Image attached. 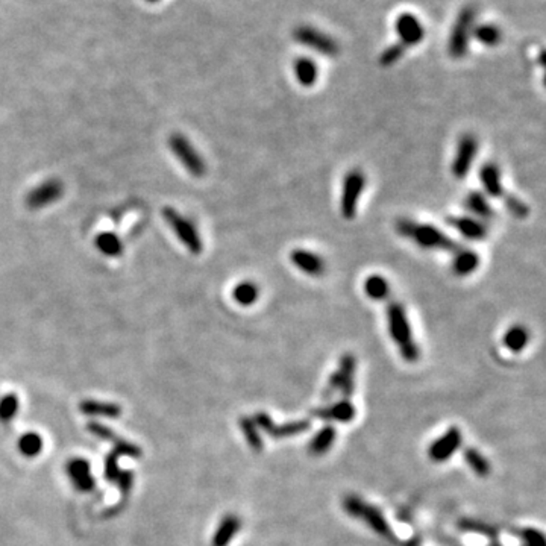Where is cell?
Returning a JSON list of instances; mask_svg holds the SVG:
<instances>
[{"instance_id": "obj_1", "label": "cell", "mask_w": 546, "mask_h": 546, "mask_svg": "<svg viewBox=\"0 0 546 546\" xmlns=\"http://www.w3.org/2000/svg\"><path fill=\"white\" fill-rule=\"evenodd\" d=\"M396 232L404 238L412 240L422 249H439V251L455 252L459 243L448 237L443 231L432 227L430 223H417L410 219H399L396 222Z\"/></svg>"}, {"instance_id": "obj_2", "label": "cell", "mask_w": 546, "mask_h": 546, "mask_svg": "<svg viewBox=\"0 0 546 546\" xmlns=\"http://www.w3.org/2000/svg\"><path fill=\"white\" fill-rule=\"evenodd\" d=\"M387 324H389V333L391 335L393 342L399 349V354L408 363H414L419 360L421 351L417 343L414 342V337L412 333V326H410L407 311L404 305L400 302H390L387 307Z\"/></svg>"}, {"instance_id": "obj_3", "label": "cell", "mask_w": 546, "mask_h": 546, "mask_svg": "<svg viewBox=\"0 0 546 546\" xmlns=\"http://www.w3.org/2000/svg\"><path fill=\"white\" fill-rule=\"evenodd\" d=\"M343 507L348 515L364 520V524L367 527H371L375 533L385 537L387 540L389 539L395 540V533H393V529L382 516V513L376 507H373V505L361 501L358 496H346V500L343 501Z\"/></svg>"}, {"instance_id": "obj_4", "label": "cell", "mask_w": 546, "mask_h": 546, "mask_svg": "<svg viewBox=\"0 0 546 546\" xmlns=\"http://www.w3.org/2000/svg\"><path fill=\"white\" fill-rule=\"evenodd\" d=\"M477 11L473 6H464L459 12L448 42V52L454 60H461L469 51V39L475 25Z\"/></svg>"}, {"instance_id": "obj_5", "label": "cell", "mask_w": 546, "mask_h": 546, "mask_svg": "<svg viewBox=\"0 0 546 546\" xmlns=\"http://www.w3.org/2000/svg\"><path fill=\"white\" fill-rule=\"evenodd\" d=\"M163 218L168 224H170L176 237L181 240V243L186 246L191 254L197 255L202 252L204 243L195 227V223L190 222L187 218H184V215H181L178 211L173 210L172 206L164 208Z\"/></svg>"}, {"instance_id": "obj_6", "label": "cell", "mask_w": 546, "mask_h": 546, "mask_svg": "<svg viewBox=\"0 0 546 546\" xmlns=\"http://www.w3.org/2000/svg\"><path fill=\"white\" fill-rule=\"evenodd\" d=\"M355 367L357 361L352 354H344L340 361L337 371L331 375L329 382L325 389L324 398H331L334 393L342 391L344 398H349L354 395L355 387Z\"/></svg>"}, {"instance_id": "obj_7", "label": "cell", "mask_w": 546, "mask_h": 546, "mask_svg": "<svg viewBox=\"0 0 546 546\" xmlns=\"http://www.w3.org/2000/svg\"><path fill=\"white\" fill-rule=\"evenodd\" d=\"M366 187V175L354 168L351 170L343 181L342 199H340V213L346 220H352L357 215L358 200Z\"/></svg>"}, {"instance_id": "obj_8", "label": "cell", "mask_w": 546, "mask_h": 546, "mask_svg": "<svg viewBox=\"0 0 546 546\" xmlns=\"http://www.w3.org/2000/svg\"><path fill=\"white\" fill-rule=\"evenodd\" d=\"M168 146H170L175 157L179 159L190 175L200 178V176L206 173L205 161L186 136L181 134H173L170 139H168Z\"/></svg>"}, {"instance_id": "obj_9", "label": "cell", "mask_w": 546, "mask_h": 546, "mask_svg": "<svg viewBox=\"0 0 546 546\" xmlns=\"http://www.w3.org/2000/svg\"><path fill=\"white\" fill-rule=\"evenodd\" d=\"M293 38L299 44L310 47L311 51H315L320 55L325 56H335L340 52V47L337 44L333 37H329L325 32L315 29L311 26H299L293 32Z\"/></svg>"}, {"instance_id": "obj_10", "label": "cell", "mask_w": 546, "mask_h": 546, "mask_svg": "<svg viewBox=\"0 0 546 546\" xmlns=\"http://www.w3.org/2000/svg\"><path fill=\"white\" fill-rule=\"evenodd\" d=\"M478 154V140L472 134H464L457 144L455 158L452 161V175L457 179H463L469 175L470 167Z\"/></svg>"}, {"instance_id": "obj_11", "label": "cell", "mask_w": 546, "mask_h": 546, "mask_svg": "<svg viewBox=\"0 0 546 546\" xmlns=\"http://www.w3.org/2000/svg\"><path fill=\"white\" fill-rule=\"evenodd\" d=\"M254 422L258 428L264 430L272 439H285L292 436H298L301 432L308 431L311 423L308 421H294V422H287L283 425H276L272 421V417L260 412L254 416Z\"/></svg>"}, {"instance_id": "obj_12", "label": "cell", "mask_w": 546, "mask_h": 546, "mask_svg": "<svg viewBox=\"0 0 546 546\" xmlns=\"http://www.w3.org/2000/svg\"><path fill=\"white\" fill-rule=\"evenodd\" d=\"M64 195V184L60 179H47L42 186L29 191L26 196V205L30 210H42L61 199Z\"/></svg>"}, {"instance_id": "obj_13", "label": "cell", "mask_w": 546, "mask_h": 546, "mask_svg": "<svg viewBox=\"0 0 546 546\" xmlns=\"http://www.w3.org/2000/svg\"><path fill=\"white\" fill-rule=\"evenodd\" d=\"M87 430L94 434L96 437H99L105 441H111L112 445H114V452L117 455H125V457H131V459H140L143 455V451L140 449V446H136L131 441L123 440L122 437H117L114 432H112L108 427L98 422H90L87 425Z\"/></svg>"}, {"instance_id": "obj_14", "label": "cell", "mask_w": 546, "mask_h": 546, "mask_svg": "<svg viewBox=\"0 0 546 546\" xmlns=\"http://www.w3.org/2000/svg\"><path fill=\"white\" fill-rule=\"evenodd\" d=\"M395 30L399 42L404 47H412L419 44L425 37V29L416 15L404 12L395 21Z\"/></svg>"}, {"instance_id": "obj_15", "label": "cell", "mask_w": 546, "mask_h": 546, "mask_svg": "<svg viewBox=\"0 0 546 546\" xmlns=\"http://www.w3.org/2000/svg\"><path fill=\"white\" fill-rule=\"evenodd\" d=\"M461 440H463V437H461V432L459 428L457 427L449 428L440 439L432 441V445L430 446V451H428L430 459L436 463L446 461L449 457H452L457 449L460 448Z\"/></svg>"}, {"instance_id": "obj_16", "label": "cell", "mask_w": 546, "mask_h": 546, "mask_svg": "<svg viewBox=\"0 0 546 546\" xmlns=\"http://www.w3.org/2000/svg\"><path fill=\"white\" fill-rule=\"evenodd\" d=\"M67 475L79 492H91L96 487L90 463L84 459H71L67 463Z\"/></svg>"}, {"instance_id": "obj_17", "label": "cell", "mask_w": 546, "mask_h": 546, "mask_svg": "<svg viewBox=\"0 0 546 546\" xmlns=\"http://www.w3.org/2000/svg\"><path fill=\"white\" fill-rule=\"evenodd\" d=\"M290 260L296 267L310 276H320L325 272V261L322 256L307 251V249H294L290 254Z\"/></svg>"}, {"instance_id": "obj_18", "label": "cell", "mask_w": 546, "mask_h": 546, "mask_svg": "<svg viewBox=\"0 0 546 546\" xmlns=\"http://www.w3.org/2000/svg\"><path fill=\"white\" fill-rule=\"evenodd\" d=\"M312 416L324 421H337V422H351L355 417V407L348 399L339 400L329 407L312 410Z\"/></svg>"}, {"instance_id": "obj_19", "label": "cell", "mask_w": 546, "mask_h": 546, "mask_svg": "<svg viewBox=\"0 0 546 546\" xmlns=\"http://www.w3.org/2000/svg\"><path fill=\"white\" fill-rule=\"evenodd\" d=\"M446 222L448 224H451L454 229L459 231L464 238L473 240V242H478V240L487 237V227L478 219L460 218V215H457V218H448Z\"/></svg>"}, {"instance_id": "obj_20", "label": "cell", "mask_w": 546, "mask_h": 546, "mask_svg": "<svg viewBox=\"0 0 546 546\" xmlns=\"http://www.w3.org/2000/svg\"><path fill=\"white\" fill-rule=\"evenodd\" d=\"M479 181L483 184V188L487 196L502 197L505 195L501 179V170L496 164L486 163L484 166H481Z\"/></svg>"}, {"instance_id": "obj_21", "label": "cell", "mask_w": 546, "mask_h": 546, "mask_svg": "<svg viewBox=\"0 0 546 546\" xmlns=\"http://www.w3.org/2000/svg\"><path fill=\"white\" fill-rule=\"evenodd\" d=\"M479 266V255L472 249H457L452 270L457 276H469Z\"/></svg>"}, {"instance_id": "obj_22", "label": "cell", "mask_w": 546, "mask_h": 546, "mask_svg": "<svg viewBox=\"0 0 546 546\" xmlns=\"http://www.w3.org/2000/svg\"><path fill=\"white\" fill-rule=\"evenodd\" d=\"M242 528V520L236 515L224 516L213 537V546H228L234 539L238 529Z\"/></svg>"}, {"instance_id": "obj_23", "label": "cell", "mask_w": 546, "mask_h": 546, "mask_svg": "<svg viewBox=\"0 0 546 546\" xmlns=\"http://www.w3.org/2000/svg\"><path fill=\"white\" fill-rule=\"evenodd\" d=\"M294 75L302 87H312L319 78L317 64L307 56H301L294 61Z\"/></svg>"}, {"instance_id": "obj_24", "label": "cell", "mask_w": 546, "mask_h": 546, "mask_svg": "<svg viewBox=\"0 0 546 546\" xmlns=\"http://www.w3.org/2000/svg\"><path fill=\"white\" fill-rule=\"evenodd\" d=\"M79 410L88 416H102V417H111V419H116V417L122 416V408H120V405L112 403H102V400H93V399L82 400V403L79 404Z\"/></svg>"}, {"instance_id": "obj_25", "label": "cell", "mask_w": 546, "mask_h": 546, "mask_svg": "<svg viewBox=\"0 0 546 546\" xmlns=\"http://www.w3.org/2000/svg\"><path fill=\"white\" fill-rule=\"evenodd\" d=\"M466 208L473 214L477 215L479 219H486V220H491L493 219L495 211L488 202V199L486 197V195H483L481 191H470L468 197H466Z\"/></svg>"}, {"instance_id": "obj_26", "label": "cell", "mask_w": 546, "mask_h": 546, "mask_svg": "<svg viewBox=\"0 0 546 546\" xmlns=\"http://www.w3.org/2000/svg\"><path fill=\"white\" fill-rule=\"evenodd\" d=\"M337 437V432L335 428L331 427V425H326L322 430H320L317 434L312 437V440L310 441L308 445V451L311 455H324L326 454L331 446L334 445Z\"/></svg>"}, {"instance_id": "obj_27", "label": "cell", "mask_w": 546, "mask_h": 546, "mask_svg": "<svg viewBox=\"0 0 546 546\" xmlns=\"http://www.w3.org/2000/svg\"><path fill=\"white\" fill-rule=\"evenodd\" d=\"M232 298L242 307H251L260 298V288L251 281H243L234 287Z\"/></svg>"}, {"instance_id": "obj_28", "label": "cell", "mask_w": 546, "mask_h": 546, "mask_svg": "<svg viewBox=\"0 0 546 546\" xmlns=\"http://www.w3.org/2000/svg\"><path fill=\"white\" fill-rule=\"evenodd\" d=\"M529 342V333L525 326L515 325L511 326L507 333L504 334V344L505 348L511 352H520L527 348Z\"/></svg>"}, {"instance_id": "obj_29", "label": "cell", "mask_w": 546, "mask_h": 546, "mask_svg": "<svg viewBox=\"0 0 546 546\" xmlns=\"http://www.w3.org/2000/svg\"><path fill=\"white\" fill-rule=\"evenodd\" d=\"M96 247L107 256H118L123 254V243L112 232H100L94 240Z\"/></svg>"}, {"instance_id": "obj_30", "label": "cell", "mask_w": 546, "mask_h": 546, "mask_svg": "<svg viewBox=\"0 0 546 546\" xmlns=\"http://www.w3.org/2000/svg\"><path fill=\"white\" fill-rule=\"evenodd\" d=\"M364 292L373 301H384L390 294V284L381 275H371L364 283Z\"/></svg>"}, {"instance_id": "obj_31", "label": "cell", "mask_w": 546, "mask_h": 546, "mask_svg": "<svg viewBox=\"0 0 546 546\" xmlns=\"http://www.w3.org/2000/svg\"><path fill=\"white\" fill-rule=\"evenodd\" d=\"M238 423H240V430L243 431L247 445L251 446L252 451L254 452H261L263 440L260 437L258 427H256V425H255L254 419H251V417H240Z\"/></svg>"}, {"instance_id": "obj_32", "label": "cell", "mask_w": 546, "mask_h": 546, "mask_svg": "<svg viewBox=\"0 0 546 546\" xmlns=\"http://www.w3.org/2000/svg\"><path fill=\"white\" fill-rule=\"evenodd\" d=\"M464 459L470 466V469L477 473L478 477H487L491 473V464H488L486 457L481 454L475 448H468L464 451Z\"/></svg>"}, {"instance_id": "obj_33", "label": "cell", "mask_w": 546, "mask_h": 546, "mask_svg": "<svg viewBox=\"0 0 546 546\" xmlns=\"http://www.w3.org/2000/svg\"><path fill=\"white\" fill-rule=\"evenodd\" d=\"M473 38L484 46H496L501 42V30L493 25H479L472 30Z\"/></svg>"}, {"instance_id": "obj_34", "label": "cell", "mask_w": 546, "mask_h": 546, "mask_svg": "<svg viewBox=\"0 0 546 546\" xmlns=\"http://www.w3.org/2000/svg\"><path fill=\"white\" fill-rule=\"evenodd\" d=\"M19 449L25 457H37L43 449V439L37 432H26L19 440Z\"/></svg>"}, {"instance_id": "obj_35", "label": "cell", "mask_w": 546, "mask_h": 546, "mask_svg": "<svg viewBox=\"0 0 546 546\" xmlns=\"http://www.w3.org/2000/svg\"><path fill=\"white\" fill-rule=\"evenodd\" d=\"M19 412V398L14 393L0 399V421L8 422L15 417Z\"/></svg>"}, {"instance_id": "obj_36", "label": "cell", "mask_w": 546, "mask_h": 546, "mask_svg": "<svg viewBox=\"0 0 546 546\" xmlns=\"http://www.w3.org/2000/svg\"><path fill=\"white\" fill-rule=\"evenodd\" d=\"M502 199H504V205H505V208H507L510 214H513L518 219L528 218L529 208L524 202V200L516 197V196H513V195H504Z\"/></svg>"}, {"instance_id": "obj_37", "label": "cell", "mask_w": 546, "mask_h": 546, "mask_svg": "<svg viewBox=\"0 0 546 546\" xmlns=\"http://www.w3.org/2000/svg\"><path fill=\"white\" fill-rule=\"evenodd\" d=\"M405 52V47L398 43V44H391L389 46L387 49H384V52L380 56V64L382 67H390L393 64H396L400 58L404 56Z\"/></svg>"}, {"instance_id": "obj_38", "label": "cell", "mask_w": 546, "mask_h": 546, "mask_svg": "<svg viewBox=\"0 0 546 546\" xmlns=\"http://www.w3.org/2000/svg\"><path fill=\"white\" fill-rule=\"evenodd\" d=\"M516 534L525 542V546H546L543 534L534 528L518 529Z\"/></svg>"}, {"instance_id": "obj_39", "label": "cell", "mask_w": 546, "mask_h": 546, "mask_svg": "<svg viewBox=\"0 0 546 546\" xmlns=\"http://www.w3.org/2000/svg\"><path fill=\"white\" fill-rule=\"evenodd\" d=\"M460 527L468 531H477L479 534H484L488 537H496V529L492 525H487L486 522L478 520H461Z\"/></svg>"}, {"instance_id": "obj_40", "label": "cell", "mask_w": 546, "mask_h": 546, "mask_svg": "<svg viewBox=\"0 0 546 546\" xmlns=\"http://www.w3.org/2000/svg\"><path fill=\"white\" fill-rule=\"evenodd\" d=\"M116 481L118 483L120 492H122L123 495H127L132 491V487H134L135 475H134V472H131V470H120Z\"/></svg>"}, {"instance_id": "obj_41", "label": "cell", "mask_w": 546, "mask_h": 546, "mask_svg": "<svg viewBox=\"0 0 546 546\" xmlns=\"http://www.w3.org/2000/svg\"><path fill=\"white\" fill-rule=\"evenodd\" d=\"M118 473H120V468H118L117 454L111 452L107 455V459H105V478L108 481H116Z\"/></svg>"}, {"instance_id": "obj_42", "label": "cell", "mask_w": 546, "mask_h": 546, "mask_svg": "<svg viewBox=\"0 0 546 546\" xmlns=\"http://www.w3.org/2000/svg\"><path fill=\"white\" fill-rule=\"evenodd\" d=\"M148 2H150V3H157V2H159V0H148Z\"/></svg>"}]
</instances>
